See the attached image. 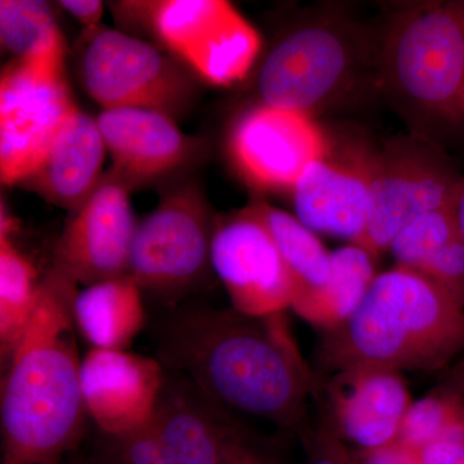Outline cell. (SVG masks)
<instances>
[{
  "instance_id": "603a6c76",
  "label": "cell",
  "mask_w": 464,
  "mask_h": 464,
  "mask_svg": "<svg viewBox=\"0 0 464 464\" xmlns=\"http://www.w3.org/2000/svg\"><path fill=\"white\" fill-rule=\"evenodd\" d=\"M250 204L270 231L288 267L295 285L293 307L328 282L331 252L325 249L315 232L308 230L295 216L262 201Z\"/></svg>"
},
{
  "instance_id": "ffe728a7",
  "label": "cell",
  "mask_w": 464,
  "mask_h": 464,
  "mask_svg": "<svg viewBox=\"0 0 464 464\" xmlns=\"http://www.w3.org/2000/svg\"><path fill=\"white\" fill-rule=\"evenodd\" d=\"M151 422L167 464H219L234 432L209 404L164 391Z\"/></svg>"
},
{
  "instance_id": "277c9868",
  "label": "cell",
  "mask_w": 464,
  "mask_h": 464,
  "mask_svg": "<svg viewBox=\"0 0 464 464\" xmlns=\"http://www.w3.org/2000/svg\"><path fill=\"white\" fill-rule=\"evenodd\" d=\"M384 88L426 121H464V0L417 3L393 18L378 56Z\"/></svg>"
},
{
  "instance_id": "ac0fdd59",
  "label": "cell",
  "mask_w": 464,
  "mask_h": 464,
  "mask_svg": "<svg viewBox=\"0 0 464 464\" xmlns=\"http://www.w3.org/2000/svg\"><path fill=\"white\" fill-rule=\"evenodd\" d=\"M106 151L96 119L76 108L41 163L18 185L74 212L100 185Z\"/></svg>"
},
{
  "instance_id": "30bf717a",
  "label": "cell",
  "mask_w": 464,
  "mask_h": 464,
  "mask_svg": "<svg viewBox=\"0 0 464 464\" xmlns=\"http://www.w3.org/2000/svg\"><path fill=\"white\" fill-rule=\"evenodd\" d=\"M78 108L63 65L12 60L0 76V179L18 185Z\"/></svg>"
},
{
  "instance_id": "ba28073f",
  "label": "cell",
  "mask_w": 464,
  "mask_h": 464,
  "mask_svg": "<svg viewBox=\"0 0 464 464\" xmlns=\"http://www.w3.org/2000/svg\"><path fill=\"white\" fill-rule=\"evenodd\" d=\"M79 72L85 91L103 110H155L174 119L190 102L191 82L181 67L119 30L87 29Z\"/></svg>"
},
{
  "instance_id": "484cf974",
  "label": "cell",
  "mask_w": 464,
  "mask_h": 464,
  "mask_svg": "<svg viewBox=\"0 0 464 464\" xmlns=\"http://www.w3.org/2000/svg\"><path fill=\"white\" fill-rule=\"evenodd\" d=\"M411 402L406 411L398 445L422 448L433 442L464 440V381Z\"/></svg>"
},
{
  "instance_id": "7a4b0ae2",
  "label": "cell",
  "mask_w": 464,
  "mask_h": 464,
  "mask_svg": "<svg viewBox=\"0 0 464 464\" xmlns=\"http://www.w3.org/2000/svg\"><path fill=\"white\" fill-rule=\"evenodd\" d=\"M78 284L54 268L41 279L25 332L2 382L3 464H60L84 431L75 338Z\"/></svg>"
},
{
  "instance_id": "f546056e",
  "label": "cell",
  "mask_w": 464,
  "mask_h": 464,
  "mask_svg": "<svg viewBox=\"0 0 464 464\" xmlns=\"http://www.w3.org/2000/svg\"><path fill=\"white\" fill-rule=\"evenodd\" d=\"M219 464H276L262 451L253 448L234 431L226 441Z\"/></svg>"
},
{
  "instance_id": "4fadbf2b",
  "label": "cell",
  "mask_w": 464,
  "mask_h": 464,
  "mask_svg": "<svg viewBox=\"0 0 464 464\" xmlns=\"http://www.w3.org/2000/svg\"><path fill=\"white\" fill-rule=\"evenodd\" d=\"M130 192L124 183L103 174L96 190L66 222L52 268L84 288L127 276L139 227Z\"/></svg>"
},
{
  "instance_id": "1f68e13d",
  "label": "cell",
  "mask_w": 464,
  "mask_h": 464,
  "mask_svg": "<svg viewBox=\"0 0 464 464\" xmlns=\"http://www.w3.org/2000/svg\"><path fill=\"white\" fill-rule=\"evenodd\" d=\"M353 464H417L413 456L408 449L401 445H392L390 448L381 449V450L369 451L364 453L362 460H353Z\"/></svg>"
},
{
  "instance_id": "7c38bea8",
  "label": "cell",
  "mask_w": 464,
  "mask_h": 464,
  "mask_svg": "<svg viewBox=\"0 0 464 464\" xmlns=\"http://www.w3.org/2000/svg\"><path fill=\"white\" fill-rule=\"evenodd\" d=\"M227 150L252 188L292 191L306 168L331 149L310 115L259 103L235 121Z\"/></svg>"
},
{
  "instance_id": "f1b7e54d",
  "label": "cell",
  "mask_w": 464,
  "mask_h": 464,
  "mask_svg": "<svg viewBox=\"0 0 464 464\" xmlns=\"http://www.w3.org/2000/svg\"><path fill=\"white\" fill-rule=\"evenodd\" d=\"M408 450L417 464H464V440L433 442Z\"/></svg>"
},
{
  "instance_id": "e575fe53",
  "label": "cell",
  "mask_w": 464,
  "mask_h": 464,
  "mask_svg": "<svg viewBox=\"0 0 464 464\" xmlns=\"http://www.w3.org/2000/svg\"><path fill=\"white\" fill-rule=\"evenodd\" d=\"M75 464H87V463H84V462H78V463H75Z\"/></svg>"
},
{
  "instance_id": "9a60e30c",
  "label": "cell",
  "mask_w": 464,
  "mask_h": 464,
  "mask_svg": "<svg viewBox=\"0 0 464 464\" xmlns=\"http://www.w3.org/2000/svg\"><path fill=\"white\" fill-rule=\"evenodd\" d=\"M329 420L324 429L362 453L398 444L411 399L401 373L359 368L331 375L325 384Z\"/></svg>"
},
{
  "instance_id": "5bb4252c",
  "label": "cell",
  "mask_w": 464,
  "mask_h": 464,
  "mask_svg": "<svg viewBox=\"0 0 464 464\" xmlns=\"http://www.w3.org/2000/svg\"><path fill=\"white\" fill-rule=\"evenodd\" d=\"M163 389V365L157 359L91 348L82 360L85 409L109 438L151 422Z\"/></svg>"
},
{
  "instance_id": "9c48e42d",
  "label": "cell",
  "mask_w": 464,
  "mask_h": 464,
  "mask_svg": "<svg viewBox=\"0 0 464 464\" xmlns=\"http://www.w3.org/2000/svg\"><path fill=\"white\" fill-rule=\"evenodd\" d=\"M216 222L197 186L167 192L137 227L128 275L140 288L159 295L191 289L212 268Z\"/></svg>"
},
{
  "instance_id": "52a82bcc",
  "label": "cell",
  "mask_w": 464,
  "mask_h": 464,
  "mask_svg": "<svg viewBox=\"0 0 464 464\" xmlns=\"http://www.w3.org/2000/svg\"><path fill=\"white\" fill-rule=\"evenodd\" d=\"M368 167L371 207L362 246L374 258L417 217L456 207L463 179L429 142L396 140L369 154Z\"/></svg>"
},
{
  "instance_id": "44dd1931",
  "label": "cell",
  "mask_w": 464,
  "mask_h": 464,
  "mask_svg": "<svg viewBox=\"0 0 464 464\" xmlns=\"http://www.w3.org/2000/svg\"><path fill=\"white\" fill-rule=\"evenodd\" d=\"M74 320L91 348L128 351L145 322L141 288L130 275L85 286L75 298Z\"/></svg>"
},
{
  "instance_id": "3957f363",
  "label": "cell",
  "mask_w": 464,
  "mask_h": 464,
  "mask_svg": "<svg viewBox=\"0 0 464 464\" xmlns=\"http://www.w3.org/2000/svg\"><path fill=\"white\" fill-rule=\"evenodd\" d=\"M464 348V310L438 282L396 266L375 276L346 322L324 332L317 362L324 373L371 368L430 372Z\"/></svg>"
},
{
  "instance_id": "2e32d148",
  "label": "cell",
  "mask_w": 464,
  "mask_h": 464,
  "mask_svg": "<svg viewBox=\"0 0 464 464\" xmlns=\"http://www.w3.org/2000/svg\"><path fill=\"white\" fill-rule=\"evenodd\" d=\"M96 121L112 159L108 173L130 191L179 169L201 149L172 116L155 110H103Z\"/></svg>"
},
{
  "instance_id": "836d02e7",
  "label": "cell",
  "mask_w": 464,
  "mask_h": 464,
  "mask_svg": "<svg viewBox=\"0 0 464 464\" xmlns=\"http://www.w3.org/2000/svg\"><path fill=\"white\" fill-rule=\"evenodd\" d=\"M456 378H458V380L464 381V360L462 362V364L458 366Z\"/></svg>"
},
{
  "instance_id": "4316f807",
  "label": "cell",
  "mask_w": 464,
  "mask_h": 464,
  "mask_svg": "<svg viewBox=\"0 0 464 464\" xmlns=\"http://www.w3.org/2000/svg\"><path fill=\"white\" fill-rule=\"evenodd\" d=\"M110 439L109 464H167L152 422Z\"/></svg>"
},
{
  "instance_id": "d4e9b609",
  "label": "cell",
  "mask_w": 464,
  "mask_h": 464,
  "mask_svg": "<svg viewBox=\"0 0 464 464\" xmlns=\"http://www.w3.org/2000/svg\"><path fill=\"white\" fill-rule=\"evenodd\" d=\"M38 273L14 246L9 235H0V355L8 362L25 332L38 299Z\"/></svg>"
},
{
  "instance_id": "7402d4cb",
  "label": "cell",
  "mask_w": 464,
  "mask_h": 464,
  "mask_svg": "<svg viewBox=\"0 0 464 464\" xmlns=\"http://www.w3.org/2000/svg\"><path fill=\"white\" fill-rule=\"evenodd\" d=\"M374 259L355 244L331 252L328 282L293 310L323 332L337 328L355 313L374 282Z\"/></svg>"
},
{
  "instance_id": "cb8c5ba5",
  "label": "cell",
  "mask_w": 464,
  "mask_h": 464,
  "mask_svg": "<svg viewBox=\"0 0 464 464\" xmlns=\"http://www.w3.org/2000/svg\"><path fill=\"white\" fill-rule=\"evenodd\" d=\"M0 42L14 60L63 65V34L50 5L41 0L0 2Z\"/></svg>"
},
{
  "instance_id": "6da1fadb",
  "label": "cell",
  "mask_w": 464,
  "mask_h": 464,
  "mask_svg": "<svg viewBox=\"0 0 464 464\" xmlns=\"http://www.w3.org/2000/svg\"><path fill=\"white\" fill-rule=\"evenodd\" d=\"M161 365L188 374L208 401L289 430L304 429L315 383L286 334L282 314L188 311L170 320Z\"/></svg>"
},
{
  "instance_id": "e0dca14e",
  "label": "cell",
  "mask_w": 464,
  "mask_h": 464,
  "mask_svg": "<svg viewBox=\"0 0 464 464\" xmlns=\"http://www.w3.org/2000/svg\"><path fill=\"white\" fill-rule=\"evenodd\" d=\"M368 161L365 152L340 160L331 151L313 161L292 190L295 218L308 230L362 246L371 207Z\"/></svg>"
},
{
  "instance_id": "8992f818",
  "label": "cell",
  "mask_w": 464,
  "mask_h": 464,
  "mask_svg": "<svg viewBox=\"0 0 464 464\" xmlns=\"http://www.w3.org/2000/svg\"><path fill=\"white\" fill-rule=\"evenodd\" d=\"M152 35L208 83L243 81L261 51V36L225 0L128 2Z\"/></svg>"
},
{
  "instance_id": "8fae6325",
  "label": "cell",
  "mask_w": 464,
  "mask_h": 464,
  "mask_svg": "<svg viewBox=\"0 0 464 464\" xmlns=\"http://www.w3.org/2000/svg\"><path fill=\"white\" fill-rule=\"evenodd\" d=\"M210 266L232 308L255 317L292 307L295 285L270 231L252 204L216 222Z\"/></svg>"
},
{
  "instance_id": "d6a6232c",
  "label": "cell",
  "mask_w": 464,
  "mask_h": 464,
  "mask_svg": "<svg viewBox=\"0 0 464 464\" xmlns=\"http://www.w3.org/2000/svg\"><path fill=\"white\" fill-rule=\"evenodd\" d=\"M456 218L458 228H459L460 237H462L464 243V179L462 185H460L459 194L456 204Z\"/></svg>"
},
{
  "instance_id": "83f0119b",
  "label": "cell",
  "mask_w": 464,
  "mask_h": 464,
  "mask_svg": "<svg viewBox=\"0 0 464 464\" xmlns=\"http://www.w3.org/2000/svg\"><path fill=\"white\" fill-rule=\"evenodd\" d=\"M307 449L306 464H353L342 441L325 429L316 433H304Z\"/></svg>"
},
{
  "instance_id": "5b68a950",
  "label": "cell",
  "mask_w": 464,
  "mask_h": 464,
  "mask_svg": "<svg viewBox=\"0 0 464 464\" xmlns=\"http://www.w3.org/2000/svg\"><path fill=\"white\" fill-rule=\"evenodd\" d=\"M337 17L295 26L266 54L258 70L262 103L310 115L340 97L362 63V41Z\"/></svg>"
},
{
  "instance_id": "4dcf8cb0",
  "label": "cell",
  "mask_w": 464,
  "mask_h": 464,
  "mask_svg": "<svg viewBox=\"0 0 464 464\" xmlns=\"http://www.w3.org/2000/svg\"><path fill=\"white\" fill-rule=\"evenodd\" d=\"M87 29L99 26L103 14V3L99 0H63L58 3Z\"/></svg>"
},
{
  "instance_id": "d6986e66",
  "label": "cell",
  "mask_w": 464,
  "mask_h": 464,
  "mask_svg": "<svg viewBox=\"0 0 464 464\" xmlns=\"http://www.w3.org/2000/svg\"><path fill=\"white\" fill-rule=\"evenodd\" d=\"M389 250L398 266L431 277L464 310V243L456 207L417 217L396 235Z\"/></svg>"
}]
</instances>
